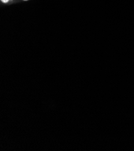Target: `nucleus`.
I'll return each mask as SVG.
<instances>
[{
  "label": "nucleus",
  "mask_w": 134,
  "mask_h": 151,
  "mask_svg": "<svg viewBox=\"0 0 134 151\" xmlns=\"http://www.w3.org/2000/svg\"><path fill=\"white\" fill-rule=\"evenodd\" d=\"M1 1L4 3H7L9 1V0H1Z\"/></svg>",
  "instance_id": "1"
}]
</instances>
